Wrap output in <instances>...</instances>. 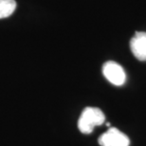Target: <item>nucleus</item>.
<instances>
[{
  "mask_svg": "<svg viewBox=\"0 0 146 146\" xmlns=\"http://www.w3.org/2000/svg\"><path fill=\"white\" fill-rule=\"evenodd\" d=\"M104 119L106 117L102 110L96 107H86L79 119V130L84 134H90L96 126L103 124Z\"/></svg>",
  "mask_w": 146,
  "mask_h": 146,
  "instance_id": "f257e3e1",
  "label": "nucleus"
},
{
  "mask_svg": "<svg viewBox=\"0 0 146 146\" xmlns=\"http://www.w3.org/2000/svg\"><path fill=\"white\" fill-rule=\"evenodd\" d=\"M103 73L107 80L114 86H122L126 80L123 68L118 63L108 61L103 66Z\"/></svg>",
  "mask_w": 146,
  "mask_h": 146,
  "instance_id": "f03ea898",
  "label": "nucleus"
},
{
  "mask_svg": "<svg viewBox=\"0 0 146 146\" xmlns=\"http://www.w3.org/2000/svg\"><path fill=\"white\" fill-rule=\"evenodd\" d=\"M102 146H129V139L117 128H109L99 138Z\"/></svg>",
  "mask_w": 146,
  "mask_h": 146,
  "instance_id": "7ed1b4c3",
  "label": "nucleus"
},
{
  "mask_svg": "<svg viewBox=\"0 0 146 146\" xmlns=\"http://www.w3.org/2000/svg\"><path fill=\"white\" fill-rule=\"evenodd\" d=\"M132 53L139 61H146V33L137 31L130 41Z\"/></svg>",
  "mask_w": 146,
  "mask_h": 146,
  "instance_id": "20e7f679",
  "label": "nucleus"
},
{
  "mask_svg": "<svg viewBox=\"0 0 146 146\" xmlns=\"http://www.w3.org/2000/svg\"><path fill=\"white\" fill-rule=\"evenodd\" d=\"M15 9L16 2L14 0H0V19L11 16Z\"/></svg>",
  "mask_w": 146,
  "mask_h": 146,
  "instance_id": "39448f33",
  "label": "nucleus"
}]
</instances>
